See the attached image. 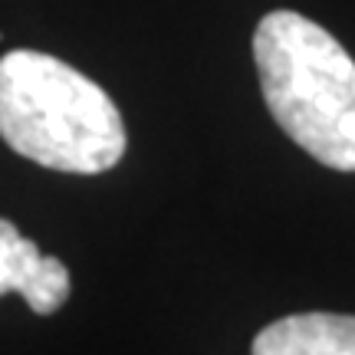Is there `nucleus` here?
Instances as JSON below:
<instances>
[{"instance_id":"f03ea898","label":"nucleus","mask_w":355,"mask_h":355,"mask_svg":"<svg viewBox=\"0 0 355 355\" xmlns=\"http://www.w3.org/2000/svg\"><path fill=\"white\" fill-rule=\"evenodd\" d=\"M254 63L273 122L332 171H355V60L296 10L257 24Z\"/></svg>"},{"instance_id":"7ed1b4c3","label":"nucleus","mask_w":355,"mask_h":355,"mask_svg":"<svg viewBox=\"0 0 355 355\" xmlns=\"http://www.w3.org/2000/svg\"><path fill=\"white\" fill-rule=\"evenodd\" d=\"M3 293H20L33 313L50 316L69 296V270L63 260L40 254L37 243L0 217V296Z\"/></svg>"},{"instance_id":"f257e3e1","label":"nucleus","mask_w":355,"mask_h":355,"mask_svg":"<svg viewBox=\"0 0 355 355\" xmlns=\"http://www.w3.org/2000/svg\"><path fill=\"white\" fill-rule=\"evenodd\" d=\"M0 139L66 175H102L125 155V125L109 92L37 50L0 60Z\"/></svg>"},{"instance_id":"20e7f679","label":"nucleus","mask_w":355,"mask_h":355,"mask_svg":"<svg viewBox=\"0 0 355 355\" xmlns=\"http://www.w3.org/2000/svg\"><path fill=\"white\" fill-rule=\"evenodd\" d=\"M250 355H355V316L296 313L257 332Z\"/></svg>"}]
</instances>
